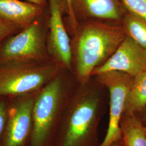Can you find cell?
<instances>
[{
	"label": "cell",
	"instance_id": "obj_8",
	"mask_svg": "<svg viewBox=\"0 0 146 146\" xmlns=\"http://www.w3.org/2000/svg\"><path fill=\"white\" fill-rule=\"evenodd\" d=\"M146 68V49L127 35L113 54L94 70L92 76L117 71L134 78Z\"/></svg>",
	"mask_w": 146,
	"mask_h": 146
},
{
	"label": "cell",
	"instance_id": "obj_5",
	"mask_svg": "<svg viewBox=\"0 0 146 146\" xmlns=\"http://www.w3.org/2000/svg\"><path fill=\"white\" fill-rule=\"evenodd\" d=\"M100 84L110 92V121L106 135L99 146H110L122 139L120 124L133 78L123 72L111 71L96 75Z\"/></svg>",
	"mask_w": 146,
	"mask_h": 146
},
{
	"label": "cell",
	"instance_id": "obj_10",
	"mask_svg": "<svg viewBox=\"0 0 146 146\" xmlns=\"http://www.w3.org/2000/svg\"><path fill=\"white\" fill-rule=\"evenodd\" d=\"M72 1L73 11L77 19L78 16L86 20L122 22L126 14L122 0H72Z\"/></svg>",
	"mask_w": 146,
	"mask_h": 146
},
{
	"label": "cell",
	"instance_id": "obj_3",
	"mask_svg": "<svg viewBox=\"0 0 146 146\" xmlns=\"http://www.w3.org/2000/svg\"><path fill=\"white\" fill-rule=\"evenodd\" d=\"M100 105L99 94L85 88L78 93L69 114L62 146H87L95 131Z\"/></svg>",
	"mask_w": 146,
	"mask_h": 146
},
{
	"label": "cell",
	"instance_id": "obj_4",
	"mask_svg": "<svg viewBox=\"0 0 146 146\" xmlns=\"http://www.w3.org/2000/svg\"><path fill=\"white\" fill-rule=\"evenodd\" d=\"M42 16L2 44L0 64L45 62L48 53Z\"/></svg>",
	"mask_w": 146,
	"mask_h": 146
},
{
	"label": "cell",
	"instance_id": "obj_19",
	"mask_svg": "<svg viewBox=\"0 0 146 146\" xmlns=\"http://www.w3.org/2000/svg\"><path fill=\"white\" fill-rule=\"evenodd\" d=\"M26 1L44 8H46V7L47 6V0H26Z\"/></svg>",
	"mask_w": 146,
	"mask_h": 146
},
{
	"label": "cell",
	"instance_id": "obj_12",
	"mask_svg": "<svg viewBox=\"0 0 146 146\" xmlns=\"http://www.w3.org/2000/svg\"><path fill=\"white\" fill-rule=\"evenodd\" d=\"M120 127L123 146H146L145 125L137 115L123 114Z\"/></svg>",
	"mask_w": 146,
	"mask_h": 146
},
{
	"label": "cell",
	"instance_id": "obj_7",
	"mask_svg": "<svg viewBox=\"0 0 146 146\" xmlns=\"http://www.w3.org/2000/svg\"><path fill=\"white\" fill-rule=\"evenodd\" d=\"M48 34L47 37L48 53L53 62L61 68L72 67L71 41L66 30L63 14L67 12L64 0H48Z\"/></svg>",
	"mask_w": 146,
	"mask_h": 146
},
{
	"label": "cell",
	"instance_id": "obj_20",
	"mask_svg": "<svg viewBox=\"0 0 146 146\" xmlns=\"http://www.w3.org/2000/svg\"><path fill=\"white\" fill-rule=\"evenodd\" d=\"M141 114H142V116L140 119L143 125H146V108L144 110V111Z\"/></svg>",
	"mask_w": 146,
	"mask_h": 146
},
{
	"label": "cell",
	"instance_id": "obj_13",
	"mask_svg": "<svg viewBox=\"0 0 146 146\" xmlns=\"http://www.w3.org/2000/svg\"><path fill=\"white\" fill-rule=\"evenodd\" d=\"M146 108V68L133 78L123 114L137 115Z\"/></svg>",
	"mask_w": 146,
	"mask_h": 146
},
{
	"label": "cell",
	"instance_id": "obj_17",
	"mask_svg": "<svg viewBox=\"0 0 146 146\" xmlns=\"http://www.w3.org/2000/svg\"><path fill=\"white\" fill-rule=\"evenodd\" d=\"M64 2L66 6L67 13L68 14L70 26L74 33L76 31L79 25V23L73 11L72 0H64Z\"/></svg>",
	"mask_w": 146,
	"mask_h": 146
},
{
	"label": "cell",
	"instance_id": "obj_15",
	"mask_svg": "<svg viewBox=\"0 0 146 146\" xmlns=\"http://www.w3.org/2000/svg\"><path fill=\"white\" fill-rule=\"evenodd\" d=\"M128 13L146 21V0H122Z\"/></svg>",
	"mask_w": 146,
	"mask_h": 146
},
{
	"label": "cell",
	"instance_id": "obj_2",
	"mask_svg": "<svg viewBox=\"0 0 146 146\" xmlns=\"http://www.w3.org/2000/svg\"><path fill=\"white\" fill-rule=\"evenodd\" d=\"M61 69L55 63L0 64V96L35 92L58 75Z\"/></svg>",
	"mask_w": 146,
	"mask_h": 146
},
{
	"label": "cell",
	"instance_id": "obj_6",
	"mask_svg": "<svg viewBox=\"0 0 146 146\" xmlns=\"http://www.w3.org/2000/svg\"><path fill=\"white\" fill-rule=\"evenodd\" d=\"M62 81L58 75L42 88L32 111V146H43L56 117L62 94Z\"/></svg>",
	"mask_w": 146,
	"mask_h": 146
},
{
	"label": "cell",
	"instance_id": "obj_14",
	"mask_svg": "<svg viewBox=\"0 0 146 146\" xmlns=\"http://www.w3.org/2000/svg\"><path fill=\"white\" fill-rule=\"evenodd\" d=\"M122 23L127 35L146 49V20L128 13Z\"/></svg>",
	"mask_w": 146,
	"mask_h": 146
},
{
	"label": "cell",
	"instance_id": "obj_9",
	"mask_svg": "<svg viewBox=\"0 0 146 146\" xmlns=\"http://www.w3.org/2000/svg\"><path fill=\"white\" fill-rule=\"evenodd\" d=\"M35 98L22 100L7 112L5 146H22L29 134L32 122V111Z\"/></svg>",
	"mask_w": 146,
	"mask_h": 146
},
{
	"label": "cell",
	"instance_id": "obj_11",
	"mask_svg": "<svg viewBox=\"0 0 146 146\" xmlns=\"http://www.w3.org/2000/svg\"><path fill=\"white\" fill-rule=\"evenodd\" d=\"M45 8L28 1L0 0V18L15 25L20 30L41 17Z\"/></svg>",
	"mask_w": 146,
	"mask_h": 146
},
{
	"label": "cell",
	"instance_id": "obj_21",
	"mask_svg": "<svg viewBox=\"0 0 146 146\" xmlns=\"http://www.w3.org/2000/svg\"><path fill=\"white\" fill-rule=\"evenodd\" d=\"M110 146H123V143H122V142H121V141H118V142H116L114 143V144H113L112 145H111Z\"/></svg>",
	"mask_w": 146,
	"mask_h": 146
},
{
	"label": "cell",
	"instance_id": "obj_16",
	"mask_svg": "<svg viewBox=\"0 0 146 146\" xmlns=\"http://www.w3.org/2000/svg\"><path fill=\"white\" fill-rule=\"evenodd\" d=\"M19 30L15 25L0 18V43Z\"/></svg>",
	"mask_w": 146,
	"mask_h": 146
},
{
	"label": "cell",
	"instance_id": "obj_18",
	"mask_svg": "<svg viewBox=\"0 0 146 146\" xmlns=\"http://www.w3.org/2000/svg\"><path fill=\"white\" fill-rule=\"evenodd\" d=\"M7 111L4 102H0V136L1 135L7 120Z\"/></svg>",
	"mask_w": 146,
	"mask_h": 146
},
{
	"label": "cell",
	"instance_id": "obj_1",
	"mask_svg": "<svg viewBox=\"0 0 146 146\" xmlns=\"http://www.w3.org/2000/svg\"><path fill=\"white\" fill-rule=\"evenodd\" d=\"M127 34L122 26L86 20L79 24L71 41L72 66L78 81L87 83L94 70L115 52Z\"/></svg>",
	"mask_w": 146,
	"mask_h": 146
},
{
	"label": "cell",
	"instance_id": "obj_22",
	"mask_svg": "<svg viewBox=\"0 0 146 146\" xmlns=\"http://www.w3.org/2000/svg\"><path fill=\"white\" fill-rule=\"evenodd\" d=\"M145 130H146V125H145Z\"/></svg>",
	"mask_w": 146,
	"mask_h": 146
}]
</instances>
